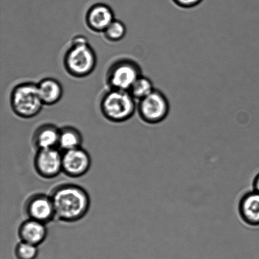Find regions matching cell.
I'll use <instances>...</instances> for the list:
<instances>
[{
    "label": "cell",
    "instance_id": "cell-1",
    "mask_svg": "<svg viewBox=\"0 0 259 259\" xmlns=\"http://www.w3.org/2000/svg\"><path fill=\"white\" fill-rule=\"evenodd\" d=\"M52 197L56 218L61 222L74 223L82 220L90 210V195L84 189L75 184H63L56 187Z\"/></svg>",
    "mask_w": 259,
    "mask_h": 259
},
{
    "label": "cell",
    "instance_id": "cell-2",
    "mask_svg": "<svg viewBox=\"0 0 259 259\" xmlns=\"http://www.w3.org/2000/svg\"><path fill=\"white\" fill-rule=\"evenodd\" d=\"M97 62V55L88 38L83 35L73 37L63 57L66 72L73 77L84 78L95 71Z\"/></svg>",
    "mask_w": 259,
    "mask_h": 259
},
{
    "label": "cell",
    "instance_id": "cell-3",
    "mask_svg": "<svg viewBox=\"0 0 259 259\" xmlns=\"http://www.w3.org/2000/svg\"><path fill=\"white\" fill-rule=\"evenodd\" d=\"M100 108L106 120L123 123L133 117L137 103L128 91L108 88L101 97Z\"/></svg>",
    "mask_w": 259,
    "mask_h": 259
},
{
    "label": "cell",
    "instance_id": "cell-4",
    "mask_svg": "<svg viewBox=\"0 0 259 259\" xmlns=\"http://www.w3.org/2000/svg\"><path fill=\"white\" fill-rule=\"evenodd\" d=\"M10 105L15 115L23 119L35 117L45 106L37 83L32 82H21L14 86L10 95Z\"/></svg>",
    "mask_w": 259,
    "mask_h": 259
},
{
    "label": "cell",
    "instance_id": "cell-5",
    "mask_svg": "<svg viewBox=\"0 0 259 259\" xmlns=\"http://www.w3.org/2000/svg\"><path fill=\"white\" fill-rule=\"evenodd\" d=\"M142 75V68L136 61L121 58L108 68L106 83L109 89L128 91L135 81Z\"/></svg>",
    "mask_w": 259,
    "mask_h": 259
},
{
    "label": "cell",
    "instance_id": "cell-6",
    "mask_svg": "<svg viewBox=\"0 0 259 259\" xmlns=\"http://www.w3.org/2000/svg\"><path fill=\"white\" fill-rule=\"evenodd\" d=\"M137 113L144 122L156 125L166 120L170 112L168 98L162 91L153 92L137 103Z\"/></svg>",
    "mask_w": 259,
    "mask_h": 259
},
{
    "label": "cell",
    "instance_id": "cell-7",
    "mask_svg": "<svg viewBox=\"0 0 259 259\" xmlns=\"http://www.w3.org/2000/svg\"><path fill=\"white\" fill-rule=\"evenodd\" d=\"M34 164L40 177L53 179L63 172V152L58 148L37 150Z\"/></svg>",
    "mask_w": 259,
    "mask_h": 259
},
{
    "label": "cell",
    "instance_id": "cell-8",
    "mask_svg": "<svg viewBox=\"0 0 259 259\" xmlns=\"http://www.w3.org/2000/svg\"><path fill=\"white\" fill-rule=\"evenodd\" d=\"M25 209L29 219L46 225L56 218L52 197L45 194H34L29 198L25 203Z\"/></svg>",
    "mask_w": 259,
    "mask_h": 259
},
{
    "label": "cell",
    "instance_id": "cell-9",
    "mask_svg": "<svg viewBox=\"0 0 259 259\" xmlns=\"http://www.w3.org/2000/svg\"><path fill=\"white\" fill-rule=\"evenodd\" d=\"M91 166L90 154L82 147L63 152V172L68 177H82L87 174Z\"/></svg>",
    "mask_w": 259,
    "mask_h": 259
},
{
    "label": "cell",
    "instance_id": "cell-10",
    "mask_svg": "<svg viewBox=\"0 0 259 259\" xmlns=\"http://www.w3.org/2000/svg\"><path fill=\"white\" fill-rule=\"evenodd\" d=\"M115 14L111 7L103 3H97L90 7L86 12V25L91 31L103 33L115 20Z\"/></svg>",
    "mask_w": 259,
    "mask_h": 259
},
{
    "label": "cell",
    "instance_id": "cell-11",
    "mask_svg": "<svg viewBox=\"0 0 259 259\" xmlns=\"http://www.w3.org/2000/svg\"><path fill=\"white\" fill-rule=\"evenodd\" d=\"M238 212L246 224L259 227L258 193L252 190L243 194L238 204Z\"/></svg>",
    "mask_w": 259,
    "mask_h": 259
},
{
    "label": "cell",
    "instance_id": "cell-12",
    "mask_svg": "<svg viewBox=\"0 0 259 259\" xmlns=\"http://www.w3.org/2000/svg\"><path fill=\"white\" fill-rule=\"evenodd\" d=\"M60 132V128L53 124H42L33 134V144L37 150L58 148Z\"/></svg>",
    "mask_w": 259,
    "mask_h": 259
},
{
    "label": "cell",
    "instance_id": "cell-13",
    "mask_svg": "<svg viewBox=\"0 0 259 259\" xmlns=\"http://www.w3.org/2000/svg\"><path fill=\"white\" fill-rule=\"evenodd\" d=\"M48 230L45 223L28 219L20 226L19 235L22 242L39 245L47 237Z\"/></svg>",
    "mask_w": 259,
    "mask_h": 259
},
{
    "label": "cell",
    "instance_id": "cell-14",
    "mask_svg": "<svg viewBox=\"0 0 259 259\" xmlns=\"http://www.w3.org/2000/svg\"><path fill=\"white\" fill-rule=\"evenodd\" d=\"M37 84L38 92L43 105L53 106L57 105L62 100L63 96V88L62 83L56 78H44Z\"/></svg>",
    "mask_w": 259,
    "mask_h": 259
},
{
    "label": "cell",
    "instance_id": "cell-15",
    "mask_svg": "<svg viewBox=\"0 0 259 259\" xmlns=\"http://www.w3.org/2000/svg\"><path fill=\"white\" fill-rule=\"evenodd\" d=\"M82 134L78 129L70 126L60 128L58 148L63 152L82 147Z\"/></svg>",
    "mask_w": 259,
    "mask_h": 259
},
{
    "label": "cell",
    "instance_id": "cell-16",
    "mask_svg": "<svg viewBox=\"0 0 259 259\" xmlns=\"http://www.w3.org/2000/svg\"><path fill=\"white\" fill-rule=\"evenodd\" d=\"M155 89L151 78L142 74L135 81L128 92L135 100L139 101L153 92Z\"/></svg>",
    "mask_w": 259,
    "mask_h": 259
},
{
    "label": "cell",
    "instance_id": "cell-17",
    "mask_svg": "<svg viewBox=\"0 0 259 259\" xmlns=\"http://www.w3.org/2000/svg\"><path fill=\"white\" fill-rule=\"evenodd\" d=\"M104 36L108 41L116 42L120 41L126 34L125 24L120 20L115 19L103 33Z\"/></svg>",
    "mask_w": 259,
    "mask_h": 259
},
{
    "label": "cell",
    "instance_id": "cell-18",
    "mask_svg": "<svg viewBox=\"0 0 259 259\" xmlns=\"http://www.w3.org/2000/svg\"><path fill=\"white\" fill-rule=\"evenodd\" d=\"M37 253V246L22 241L15 248V255L18 259H35Z\"/></svg>",
    "mask_w": 259,
    "mask_h": 259
},
{
    "label": "cell",
    "instance_id": "cell-19",
    "mask_svg": "<svg viewBox=\"0 0 259 259\" xmlns=\"http://www.w3.org/2000/svg\"><path fill=\"white\" fill-rule=\"evenodd\" d=\"M178 7L183 9H191L199 6L204 0H171Z\"/></svg>",
    "mask_w": 259,
    "mask_h": 259
},
{
    "label": "cell",
    "instance_id": "cell-20",
    "mask_svg": "<svg viewBox=\"0 0 259 259\" xmlns=\"http://www.w3.org/2000/svg\"><path fill=\"white\" fill-rule=\"evenodd\" d=\"M253 190L259 194V172L253 180Z\"/></svg>",
    "mask_w": 259,
    "mask_h": 259
}]
</instances>
